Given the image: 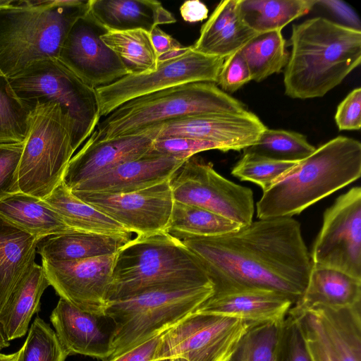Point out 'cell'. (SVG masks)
Returning a JSON list of instances; mask_svg holds the SVG:
<instances>
[{"instance_id": "cell-1", "label": "cell", "mask_w": 361, "mask_h": 361, "mask_svg": "<svg viewBox=\"0 0 361 361\" xmlns=\"http://www.w3.org/2000/svg\"><path fill=\"white\" fill-rule=\"evenodd\" d=\"M178 239L203 265L213 294L264 289L286 295L294 305L307 284L310 255L300 224L292 217L252 221L219 236Z\"/></svg>"}, {"instance_id": "cell-2", "label": "cell", "mask_w": 361, "mask_h": 361, "mask_svg": "<svg viewBox=\"0 0 361 361\" xmlns=\"http://www.w3.org/2000/svg\"><path fill=\"white\" fill-rule=\"evenodd\" d=\"M288 44L283 84L293 99L324 96L361 62V30L323 17L293 25Z\"/></svg>"}, {"instance_id": "cell-3", "label": "cell", "mask_w": 361, "mask_h": 361, "mask_svg": "<svg viewBox=\"0 0 361 361\" xmlns=\"http://www.w3.org/2000/svg\"><path fill=\"white\" fill-rule=\"evenodd\" d=\"M88 11L89 1L80 0H18L0 9V80L58 59L73 25Z\"/></svg>"}, {"instance_id": "cell-4", "label": "cell", "mask_w": 361, "mask_h": 361, "mask_svg": "<svg viewBox=\"0 0 361 361\" xmlns=\"http://www.w3.org/2000/svg\"><path fill=\"white\" fill-rule=\"evenodd\" d=\"M361 176V143L336 137L316 148L263 192L256 204L259 219L292 217Z\"/></svg>"}, {"instance_id": "cell-5", "label": "cell", "mask_w": 361, "mask_h": 361, "mask_svg": "<svg viewBox=\"0 0 361 361\" xmlns=\"http://www.w3.org/2000/svg\"><path fill=\"white\" fill-rule=\"evenodd\" d=\"M208 284L213 283L198 258L180 239L160 231L137 235L116 252L108 302L154 290Z\"/></svg>"}, {"instance_id": "cell-6", "label": "cell", "mask_w": 361, "mask_h": 361, "mask_svg": "<svg viewBox=\"0 0 361 361\" xmlns=\"http://www.w3.org/2000/svg\"><path fill=\"white\" fill-rule=\"evenodd\" d=\"M245 110L243 103L216 83H185L126 102L100 120L89 137L109 140L186 116Z\"/></svg>"}, {"instance_id": "cell-7", "label": "cell", "mask_w": 361, "mask_h": 361, "mask_svg": "<svg viewBox=\"0 0 361 361\" xmlns=\"http://www.w3.org/2000/svg\"><path fill=\"white\" fill-rule=\"evenodd\" d=\"M73 121L56 102H37L26 111L18 166L21 192L44 200L62 182L75 152Z\"/></svg>"}, {"instance_id": "cell-8", "label": "cell", "mask_w": 361, "mask_h": 361, "mask_svg": "<svg viewBox=\"0 0 361 361\" xmlns=\"http://www.w3.org/2000/svg\"><path fill=\"white\" fill-rule=\"evenodd\" d=\"M2 82L8 96L25 113L37 102L59 104L73 121L75 152L101 120L95 89L83 82L57 59L37 62Z\"/></svg>"}, {"instance_id": "cell-9", "label": "cell", "mask_w": 361, "mask_h": 361, "mask_svg": "<svg viewBox=\"0 0 361 361\" xmlns=\"http://www.w3.org/2000/svg\"><path fill=\"white\" fill-rule=\"evenodd\" d=\"M213 293V284H208L154 290L109 302L104 314L114 326L111 357L170 329Z\"/></svg>"}, {"instance_id": "cell-10", "label": "cell", "mask_w": 361, "mask_h": 361, "mask_svg": "<svg viewBox=\"0 0 361 361\" xmlns=\"http://www.w3.org/2000/svg\"><path fill=\"white\" fill-rule=\"evenodd\" d=\"M251 324L239 318L192 312L162 333L154 361H227Z\"/></svg>"}, {"instance_id": "cell-11", "label": "cell", "mask_w": 361, "mask_h": 361, "mask_svg": "<svg viewBox=\"0 0 361 361\" xmlns=\"http://www.w3.org/2000/svg\"><path fill=\"white\" fill-rule=\"evenodd\" d=\"M169 183L174 201L209 210L241 226L252 221V190L224 178L210 162L194 156L188 159Z\"/></svg>"}, {"instance_id": "cell-12", "label": "cell", "mask_w": 361, "mask_h": 361, "mask_svg": "<svg viewBox=\"0 0 361 361\" xmlns=\"http://www.w3.org/2000/svg\"><path fill=\"white\" fill-rule=\"evenodd\" d=\"M224 59L190 49L183 55L158 61L155 70L129 74L115 82L95 88L100 116L135 98L173 86L196 82L216 83Z\"/></svg>"}, {"instance_id": "cell-13", "label": "cell", "mask_w": 361, "mask_h": 361, "mask_svg": "<svg viewBox=\"0 0 361 361\" xmlns=\"http://www.w3.org/2000/svg\"><path fill=\"white\" fill-rule=\"evenodd\" d=\"M312 265L335 269L361 279V188L338 197L323 215L313 244Z\"/></svg>"}, {"instance_id": "cell-14", "label": "cell", "mask_w": 361, "mask_h": 361, "mask_svg": "<svg viewBox=\"0 0 361 361\" xmlns=\"http://www.w3.org/2000/svg\"><path fill=\"white\" fill-rule=\"evenodd\" d=\"M71 192L137 235L166 231L174 202L169 180L124 193Z\"/></svg>"}, {"instance_id": "cell-15", "label": "cell", "mask_w": 361, "mask_h": 361, "mask_svg": "<svg viewBox=\"0 0 361 361\" xmlns=\"http://www.w3.org/2000/svg\"><path fill=\"white\" fill-rule=\"evenodd\" d=\"M107 31L88 11L73 25L57 59L94 89L129 75L118 56L102 40L101 35Z\"/></svg>"}, {"instance_id": "cell-16", "label": "cell", "mask_w": 361, "mask_h": 361, "mask_svg": "<svg viewBox=\"0 0 361 361\" xmlns=\"http://www.w3.org/2000/svg\"><path fill=\"white\" fill-rule=\"evenodd\" d=\"M115 255L71 261L42 259L49 285L78 308L104 314L111 282Z\"/></svg>"}, {"instance_id": "cell-17", "label": "cell", "mask_w": 361, "mask_h": 361, "mask_svg": "<svg viewBox=\"0 0 361 361\" xmlns=\"http://www.w3.org/2000/svg\"><path fill=\"white\" fill-rule=\"evenodd\" d=\"M267 127L254 113L209 114L162 123L157 138L186 137L216 143L224 149L243 150L257 142Z\"/></svg>"}, {"instance_id": "cell-18", "label": "cell", "mask_w": 361, "mask_h": 361, "mask_svg": "<svg viewBox=\"0 0 361 361\" xmlns=\"http://www.w3.org/2000/svg\"><path fill=\"white\" fill-rule=\"evenodd\" d=\"M161 126L162 123L109 140H94L88 137L71 159L62 182L71 190L122 163L147 154L158 137Z\"/></svg>"}, {"instance_id": "cell-19", "label": "cell", "mask_w": 361, "mask_h": 361, "mask_svg": "<svg viewBox=\"0 0 361 361\" xmlns=\"http://www.w3.org/2000/svg\"><path fill=\"white\" fill-rule=\"evenodd\" d=\"M50 321L69 355L79 354L105 361L113 355L114 326L105 314L80 310L60 298Z\"/></svg>"}, {"instance_id": "cell-20", "label": "cell", "mask_w": 361, "mask_h": 361, "mask_svg": "<svg viewBox=\"0 0 361 361\" xmlns=\"http://www.w3.org/2000/svg\"><path fill=\"white\" fill-rule=\"evenodd\" d=\"M185 161L148 152L141 157L122 163L70 190L124 193L142 190L170 180Z\"/></svg>"}, {"instance_id": "cell-21", "label": "cell", "mask_w": 361, "mask_h": 361, "mask_svg": "<svg viewBox=\"0 0 361 361\" xmlns=\"http://www.w3.org/2000/svg\"><path fill=\"white\" fill-rule=\"evenodd\" d=\"M293 305L278 292L245 289L213 294L194 312L235 317L253 324L283 320Z\"/></svg>"}, {"instance_id": "cell-22", "label": "cell", "mask_w": 361, "mask_h": 361, "mask_svg": "<svg viewBox=\"0 0 361 361\" xmlns=\"http://www.w3.org/2000/svg\"><path fill=\"white\" fill-rule=\"evenodd\" d=\"M89 12L110 31L143 30L150 32L176 20L155 0H89Z\"/></svg>"}, {"instance_id": "cell-23", "label": "cell", "mask_w": 361, "mask_h": 361, "mask_svg": "<svg viewBox=\"0 0 361 361\" xmlns=\"http://www.w3.org/2000/svg\"><path fill=\"white\" fill-rule=\"evenodd\" d=\"M238 1L224 0L216 6L191 46L194 51L225 59L257 35L240 20Z\"/></svg>"}, {"instance_id": "cell-24", "label": "cell", "mask_w": 361, "mask_h": 361, "mask_svg": "<svg viewBox=\"0 0 361 361\" xmlns=\"http://www.w3.org/2000/svg\"><path fill=\"white\" fill-rule=\"evenodd\" d=\"M38 241L0 215V311L35 264Z\"/></svg>"}, {"instance_id": "cell-25", "label": "cell", "mask_w": 361, "mask_h": 361, "mask_svg": "<svg viewBox=\"0 0 361 361\" xmlns=\"http://www.w3.org/2000/svg\"><path fill=\"white\" fill-rule=\"evenodd\" d=\"M361 302V279L343 271L312 264L307 284L290 309L296 312L317 307H347Z\"/></svg>"}, {"instance_id": "cell-26", "label": "cell", "mask_w": 361, "mask_h": 361, "mask_svg": "<svg viewBox=\"0 0 361 361\" xmlns=\"http://www.w3.org/2000/svg\"><path fill=\"white\" fill-rule=\"evenodd\" d=\"M131 238L73 231L45 237L37 253L47 261H71L115 255Z\"/></svg>"}, {"instance_id": "cell-27", "label": "cell", "mask_w": 361, "mask_h": 361, "mask_svg": "<svg viewBox=\"0 0 361 361\" xmlns=\"http://www.w3.org/2000/svg\"><path fill=\"white\" fill-rule=\"evenodd\" d=\"M49 286L42 266L35 263L0 311V324L9 341L28 331L30 322L39 311L42 295Z\"/></svg>"}, {"instance_id": "cell-28", "label": "cell", "mask_w": 361, "mask_h": 361, "mask_svg": "<svg viewBox=\"0 0 361 361\" xmlns=\"http://www.w3.org/2000/svg\"><path fill=\"white\" fill-rule=\"evenodd\" d=\"M309 310L317 315L337 361H361V302Z\"/></svg>"}, {"instance_id": "cell-29", "label": "cell", "mask_w": 361, "mask_h": 361, "mask_svg": "<svg viewBox=\"0 0 361 361\" xmlns=\"http://www.w3.org/2000/svg\"><path fill=\"white\" fill-rule=\"evenodd\" d=\"M0 215L39 240L75 231L43 200L21 192L0 201Z\"/></svg>"}, {"instance_id": "cell-30", "label": "cell", "mask_w": 361, "mask_h": 361, "mask_svg": "<svg viewBox=\"0 0 361 361\" xmlns=\"http://www.w3.org/2000/svg\"><path fill=\"white\" fill-rule=\"evenodd\" d=\"M43 200L75 231L131 238L122 225L75 197L63 182Z\"/></svg>"}, {"instance_id": "cell-31", "label": "cell", "mask_w": 361, "mask_h": 361, "mask_svg": "<svg viewBox=\"0 0 361 361\" xmlns=\"http://www.w3.org/2000/svg\"><path fill=\"white\" fill-rule=\"evenodd\" d=\"M316 4L317 0H238V13L242 23L259 34L281 31Z\"/></svg>"}, {"instance_id": "cell-32", "label": "cell", "mask_w": 361, "mask_h": 361, "mask_svg": "<svg viewBox=\"0 0 361 361\" xmlns=\"http://www.w3.org/2000/svg\"><path fill=\"white\" fill-rule=\"evenodd\" d=\"M240 227L209 210L174 201L166 231L178 238L214 237L235 231Z\"/></svg>"}, {"instance_id": "cell-33", "label": "cell", "mask_w": 361, "mask_h": 361, "mask_svg": "<svg viewBox=\"0 0 361 361\" xmlns=\"http://www.w3.org/2000/svg\"><path fill=\"white\" fill-rule=\"evenodd\" d=\"M251 75L252 80L261 82L279 73L286 67L289 52L281 31H270L255 35L239 50Z\"/></svg>"}, {"instance_id": "cell-34", "label": "cell", "mask_w": 361, "mask_h": 361, "mask_svg": "<svg viewBox=\"0 0 361 361\" xmlns=\"http://www.w3.org/2000/svg\"><path fill=\"white\" fill-rule=\"evenodd\" d=\"M100 37L118 56L129 74L148 73L156 69L158 57L149 32L143 30H108Z\"/></svg>"}, {"instance_id": "cell-35", "label": "cell", "mask_w": 361, "mask_h": 361, "mask_svg": "<svg viewBox=\"0 0 361 361\" xmlns=\"http://www.w3.org/2000/svg\"><path fill=\"white\" fill-rule=\"evenodd\" d=\"M315 149L301 133L267 128L257 142L243 152L279 161L298 162L310 156Z\"/></svg>"}, {"instance_id": "cell-36", "label": "cell", "mask_w": 361, "mask_h": 361, "mask_svg": "<svg viewBox=\"0 0 361 361\" xmlns=\"http://www.w3.org/2000/svg\"><path fill=\"white\" fill-rule=\"evenodd\" d=\"M283 321L252 324L227 361H274Z\"/></svg>"}, {"instance_id": "cell-37", "label": "cell", "mask_w": 361, "mask_h": 361, "mask_svg": "<svg viewBox=\"0 0 361 361\" xmlns=\"http://www.w3.org/2000/svg\"><path fill=\"white\" fill-rule=\"evenodd\" d=\"M298 162L279 161L243 152L242 157L233 167L231 174L240 180L258 185L265 192L285 176Z\"/></svg>"}, {"instance_id": "cell-38", "label": "cell", "mask_w": 361, "mask_h": 361, "mask_svg": "<svg viewBox=\"0 0 361 361\" xmlns=\"http://www.w3.org/2000/svg\"><path fill=\"white\" fill-rule=\"evenodd\" d=\"M68 353L60 343L54 330L36 317L28 334L18 350L17 361H65Z\"/></svg>"}, {"instance_id": "cell-39", "label": "cell", "mask_w": 361, "mask_h": 361, "mask_svg": "<svg viewBox=\"0 0 361 361\" xmlns=\"http://www.w3.org/2000/svg\"><path fill=\"white\" fill-rule=\"evenodd\" d=\"M287 316L279 331L274 361H312L298 319Z\"/></svg>"}, {"instance_id": "cell-40", "label": "cell", "mask_w": 361, "mask_h": 361, "mask_svg": "<svg viewBox=\"0 0 361 361\" xmlns=\"http://www.w3.org/2000/svg\"><path fill=\"white\" fill-rule=\"evenodd\" d=\"M288 313L298 319L312 361H337L312 311L296 312L290 308Z\"/></svg>"}, {"instance_id": "cell-41", "label": "cell", "mask_w": 361, "mask_h": 361, "mask_svg": "<svg viewBox=\"0 0 361 361\" xmlns=\"http://www.w3.org/2000/svg\"><path fill=\"white\" fill-rule=\"evenodd\" d=\"M26 113L0 86V144L23 142Z\"/></svg>"}, {"instance_id": "cell-42", "label": "cell", "mask_w": 361, "mask_h": 361, "mask_svg": "<svg viewBox=\"0 0 361 361\" xmlns=\"http://www.w3.org/2000/svg\"><path fill=\"white\" fill-rule=\"evenodd\" d=\"M211 149L224 152L222 147L209 141L186 137H171L157 138L149 152L186 160L199 152Z\"/></svg>"}, {"instance_id": "cell-43", "label": "cell", "mask_w": 361, "mask_h": 361, "mask_svg": "<svg viewBox=\"0 0 361 361\" xmlns=\"http://www.w3.org/2000/svg\"><path fill=\"white\" fill-rule=\"evenodd\" d=\"M23 142L0 144V201L20 192L18 166Z\"/></svg>"}, {"instance_id": "cell-44", "label": "cell", "mask_w": 361, "mask_h": 361, "mask_svg": "<svg viewBox=\"0 0 361 361\" xmlns=\"http://www.w3.org/2000/svg\"><path fill=\"white\" fill-rule=\"evenodd\" d=\"M252 80L249 68L237 51L224 59L216 85L225 92H234Z\"/></svg>"}, {"instance_id": "cell-45", "label": "cell", "mask_w": 361, "mask_h": 361, "mask_svg": "<svg viewBox=\"0 0 361 361\" xmlns=\"http://www.w3.org/2000/svg\"><path fill=\"white\" fill-rule=\"evenodd\" d=\"M335 121L339 130H358L361 127V88L353 90L338 104Z\"/></svg>"}, {"instance_id": "cell-46", "label": "cell", "mask_w": 361, "mask_h": 361, "mask_svg": "<svg viewBox=\"0 0 361 361\" xmlns=\"http://www.w3.org/2000/svg\"><path fill=\"white\" fill-rule=\"evenodd\" d=\"M162 333L134 345L105 361H154Z\"/></svg>"}, {"instance_id": "cell-47", "label": "cell", "mask_w": 361, "mask_h": 361, "mask_svg": "<svg viewBox=\"0 0 361 361\" xmlns=\"http://www.w3.org/2000/svg\"><path fill=\"white\" fill-rule=\"evenodd\" d=\"M317 4L328 8L343 21L348 23L349 27L360 30V21L355 11L345 2L337 0H317Z\"/></svg>"}, {"instance_id": "cell-48", "label": "cell", "mask_w": 361, "mask_h": 361, "mask_svg": "<svg viewBox=\"0 0 361 361\" xmlns=\"http://www.w3.org/2000/svg\"><path fill=\"white\" fill-rule=\"evenodd\" d=\"M149 33L158 58L173 49L183 47L178 41L159 27H154Z\"/></svg>"}, {"instance_id": "cell-49", "label": "cell", "mask_w": 361, "mask_h": 361, "mask_svg": "<svg viewBox=\"0 0 361 361\" xmlns=\"http://www.w3.org/2000/svg\"><path fill=\"white\" fill-rule=\"evenodd\" d=\"M208 12L207 6L198 0L186 1L180 8L181 17L189 23L205 20L208 17Z\"/></svg>"}, {"instance_id": "cell-50", "label": "cell", "mask_w": 361, "mask_h": 361, "mask_svg": "<svg viewBox=\"0 0 361 361\" xmlns=\"http://www.w3.org/2000/svg\"><path fill=\"white\" fill-rule=\"evenodd\" d=\"M10 345V341L6 338L0 324V351Z\"/></svg>"}, {"instance_id": "cell-51", "label": "cell", "mask_w": 361, "mask_h": 361, "mask_svg": "<svg viewBox=\"0 0 361 361\" xmlns=\"http://www.w3.org/2000/svg\"><path fill=\"white\" fill-rule=\"evenodd\" d=\"M18 357V351L12 354L0 353V361H17Z\"/></svg>"}, {"instance_id": "cell-52", "label": "cell", "mask_w": 361, "mask_h": 361, "mask_svg": "<svg viewBox=\"0 0 361 361\" xmlns=\"http://www.w3.org/2000/svg\"><path fill=\"white\" fill-rule=\"evenodd\" d=\"M18 0H0V9L8 8L13 6Z\"/></svg>"}, {"instance_id": "cell-53", "label": "cell", "mask_w": 361, "mask_h": 361, "mask_svg": "<svg viewBox=\"0 0 361 361\" xmlns=\"http://www.w3.org/2000/svg\"><path fill=\"white\" fill-rule=\"evenodd\" d=\"M176 361H188V360H186L185 359H183V358H176Z\"/></svg>"}, {"instance_id": "cell-54", "label": "cell", "mask_w": 361, "mask_h": 361, "mask_svg": "<svg viewBox=\"0 0 361 361\" xmlns=\"http://www.w3.org/2000/svg\"><path fill=\"white\" fill-rule=\"evenodd\" d=\"M161 361H176V359H167V360H164Z\"/></svg>"}]
</instances>
